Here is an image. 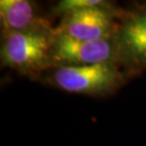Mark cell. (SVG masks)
Segmentation results:
<instances>
[{
  "instance_id": "cell-1",
  "label": "cell",
  "mask_w": 146,
  "mask_h": 146,
  "mask_svg": "<svg viewBox=\"0 0 146 146\" xmlns=\"http://www.w3.org/2000/svg\"><path fill=\"white\" fill-rule=\"evenodd\" d=\"M53 30L3 33L1 60L6 66L26 74H34L52 66Z\"/></svg>"
},
{
  "instance_id": "cell-2",
  "label": "cell",
  "mask_w": 146,
  "mask_h": 146,
  "mask_svg": "<svg viewBox=\"0 0 146 146\" xmlns=\"http://www.w3.org/2000/svg\"><path fill=\"white\" fill-rule=\"evenodd\" d=\"M123 80L116 63L59 66L52 75V82L58 88L84 95L106 94L119 87Z\"/></svg>"
},
{
  "instance_id": "cell-3",
  "label": "cell",
  "mask_w": 146,
  "mask_h": 146,
  "mask_svg": "<svg viewBox=\"0 0 146 146\" xmlns=\"http://www.w3.org/2000/svg\"><path fill=\"white\" fill-rule=\"evenodd\" d=\"M50 56L52 66L59 68L116 63L119 54L115 37L82 41L54 33Z\"/></svg>"
},
{
  "instance_id": "cell-4",
  "label": "cell",
  "mask_w": 146,
  "mask_h": 146,
  "mask_svg": "<svg viewBox=\"0 0 146 146\" xmlns=\"http://www.w3.org/2000/svg\"><path fill=\"white\" fill-rule=\"evenodd\" d=\"M118 29L107 5L69 11L53 33L76 40L93 41L114 38Z\"/></svg>"
},
{
  "instance_id": "cell-5",
  "label": "cell",
  "mask_w": 146,
  "mask_h": 146,
  "mask_svg": "<svg viewBox=\"0 0 146 146\" xmlns=\"http://www.w3.org/2000/svg\"><path fill=\"white\" fill-rule=\"evenodd\" d=\"M115 41L119 58L146 68V13L125 19L118 29Z\"/></svg>"
},
{
  "instance_id": "cell-6",
  "label": "cell",
  "mask_w": 146,
  "mask_h": 146,
  "mask_svg": "<svg viewBox=\"0 0 146 146\" xmlns=\"http://www.w3.org/2000/svg\"><path fill=\"white\" fill-rule=\"evenodd\" d=\"M0 18L3 33L51 30L48 23L37 15L33 3L27 0H1Z\"/></svg>"
},
{
  "instance_id": "cell-7",
  "label": "cell",
  "mask_w": 146,
  "mask_h": 146,
  "mask_svg": "<svg viewBox=\"0 0 146 146\" xmlns=\"http://www.w3.org/2000/svg\"><path fill=\"white\" fill-rule=\"evenodd\" d=\"M108 3L102 0H64L56 6L55 13L66 14L69 11L82 10L86 8L107 6Z\"/></svg>"
}]
</instances>
